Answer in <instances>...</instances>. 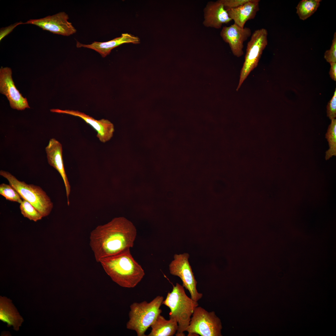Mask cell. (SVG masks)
Returning <instances> with one entry per match:
<instances>
[{
  "instance_id": "cell-1",
  "label": "cell",
  "mask_w": 336,
  "mask_h": 336,
  "mask_svg": "<svg viewBox=\"0 0 336 336\" xmlns=\"http://www.w3.org/2000/svg\"><path fill=\"white\" fill-rule=\"evenodd\" d=\"M136 236V229L131 222L123 217H116L91 231L90 245L99 262L132 247Z\"/></svg>"
},
{
  "instance_id": "cell-2",
  "label": "cell",
  "mask_w": 336,
  "mask_h": 336,
  "mask_svg": "<svg viewBox=\"0 0 336 336\" xmlns=\"http://www.w3.org/2000/svg\"><path fill=\"white\" fill-rule=\"evenodd\" d=\"M99 263L111 279L122 287H135L145 275L144 270L131 254L130 249L103 258Z\"/></svg>"
},
{
  "instance_id": "cell-3",
  "label": "cell",
  "mask_w": 336,
  "mask_h": 336,
  "mask_svg": "<svg viewBox=\"0 0 336 336\" xmlns=\"http://www.w3.org/2000/svg\"><path fill=\"white\" fill-rule=\"evenodd\" d=\"M162 304L170 309L169 319L177 322L178 328L175 335L185 336L184 332L189 324L195 309L198 306V302L186 295L183 286L176 283L173 286L172 291L167 293Z\"/></svg>"
},
{
  "instance_id": "cell-4",
  "label": "cell",
  "mask_w": 336,
  "mask_h": 336,
  "mask_svg": "<svg viewBox=\"0 0 336 336\" xmlns=\"http://www.w3.org/2000/svg\"><path fill=\"white\" fill-rule=\"evenodd\" d=\"M163 299L162 296H158L149 302L133 303L130 306L126 328L134 331L138 336H146V330L162 312L160 307Z\"/></svg>"
},
{
  "instance_id": "cell-5",
  "label": "cell",
  "mask_w": 336,
  "mask_h": 336,
  "mask_svg": "<svg viewBox=\"0 0 336 336\" xmlns=\"http://www.w3.org/2000/svg\"><path fill=\"white\" fill-rule=\"evenodd\" d=\"M0 175L7 179L9 184L18 193L21 198L34 207L43 217L50 214L53 207V203L40 187L20 181L7 171L1 170Z\"/></svg>"
},
{
  "instance_id": "cell-6",
  "label": "cell",
  "mask_w": 336,
  "mask_h": 336,
  "mask_svg": "<svg viewBox=\"0 0 336 336\" xmlns=\"http://www.w3.org/2000/svg\"><path fill=\"white\" fill-rule=\"evenodd\" d=\"M222 328L219 318L214 312H208L200 306L194 309L186 329L188 336H221Z\"/></svg>"
},
{
  "instance_id": "cell-7",
  "label": "cell",
  "mask_w": 336,
  "mask_h": 336,
  "mask_svg": "<svg viewBox=\"0 0 336 336\" xmlns=\"http://www.w3.org/2000/svg\"><path fill=\"white\" fill-rule=\"evenodd\" d=\"M267 35V31L264 28L257 30L252 34L247 44L245 61L237 91L250 72L257 67L263 51L268 44Z\"/></svg>"
},
{
  "instance_id": "cell-8",
  "label": "cell",
  "mask_w": 336,
  "mask_h": 336,
  "mask_svg": "<svg viewBox=\"0 0 336 336\" xmlns=\"http://www.w3.org/2000/svg\"><path fill=\"white\" fill-rule=\"evenodd\" d=\"M189 257L186 253L175 254L174 259L169 265V269L171 274L180 278L183 286L189 291L191 299L197 302L202 298L203 294L198 292L197 289V282L188 261Z\"/></svg>"
},
{
  "instance_id": "cell-9",
  "label": "cell",
  "mask_w": 336,
  "mask_h": 336,
  "mask_svg": "<svg viewBox=\"0 0 336 336\" xmlns=\"http://www.w3.org/2000/svg\"><path fill=\"white\" fill-rule=\"evenodd\" d=\"M68 19V15L63 12L43 18L30 19L24 24L36 25L54 34L69 36L76 33L77 30Z\"/></svg>"
},
{
  "instance_id": "cell-10",
  "label": "cell",
  "mask_w": 336,
  "mask_h": 336,
  "mask_svg": "<svg viewBox=\"0 0 336 336\" xmlns=\"http://www.w3.org/2000/svg\"><path fill=\"white\" fill-rule=\"evenodd\" d=\"M11 69L8 67L0 69V92L8 100L12 109L23 110L30 108L27 99L22 96L17 89L13 81Z\"/></svg>"
},
{
  "instance_id": "cell-11",
  "label": "cell",
  "mask_w": 336,
  "mask_h": 336,
  "mask_svg": "<svg viewBox=\"0 0 336 336\" xmlns=\"http://www.w3.org/2000/svg\"><path fill=\"white\" fill-rule=\"evenodd\" d=\"M251 35L250 28H242L235 23L229 26L223 27L220 33L221 37L228 44L233 54L238 57L243 54V43Z\"/></svg>"
},
{
  "instance_id": "cell-12",
  "label": "cell",
  "mask_w": 336,
  "mask_h": 336,
  "mask_svg": "<svg viewBox=\"0 0 336 336\" xmlns=\"http://www.w3.org/2000/svg\"><path fill=\"white\" fill-rule=\"evenodd\" d=\"M50 111L52 112L69 114L82 119L97 132L96 136L101 142L104 143L108 141L113 136L114 131V125L107 119L96 120L84 113L77 110L52 109Z\"/></svg>"
},
{
  "instance_id": "cell-13",
  "label": "cell",
  "mask_w": 336,
  "mask_h": 336,
  "mask_svg": "<svg viewBox=\"0 0 336 336\" xmlns=\"http://www.w3.org/2000/svg\"><path fill=\"white\" fill-rule=\"evenodd\" d=\"M45 151L48 163L58 171L63 179L66 189L68 204L69 205L71 186L64 169L62 145L55 139L51 138L45 148Z\"/></svg>"
},
{
  "instance_id": "cell-14",
  "label": "cell",
  "mask_w": 336,
  "mask_h": 336,
  "mask_svg": "<svg viewBox=\"0 0 336 336\" xmlns=\"http://www.w3.org/2000/svg\"><path fill=\"white\" fill-rule=\"evenodd\" d=\"M140 40L138 37L128 33H123L121 36L107 42L94 41L91 44H85L77 41L76 47L92 49L104 58L110 54L113 49L122 44L126 43L138 44Z\"/></svg>"
},
{
  "instance_id": "cell-15",
  "label": "cell",
  "mask_w": 336,
  "mask_h": 336,
  "mask_svg": "<svg viewBox=\"0 0 336 336\" xmlns=\"http://www.w3.org/2000/svg\"><path fill=\"white\" fill-rule=\"evenodd\" d=\"M231 20L219 0L209 3L205 9L203 24L206 26L219 29L223 24L227 23Z\"/></svg>"
},
{
  "instance_id": "cell-16",
  "label": "cell",
  "mask_w": 336,
  "mask_h": 336,
  "mask_svg": "<svg viewBox=\"0 0 336 336\" xmlns=\"http://www.w3.org/2000/svg\"><path fill=\"white\" fill-rule=\"evenodd\" d=\"M259 0H250L238 7L227 10L229 17L235 24L244 28L246 22L254 19L259 10Z\"/></svg>"
},
{
  "instance_id": "cell-17",
  "label": "cell",
  "mask_w": 336,
  "mask_h": 336,
  "mask_svg": "<svg viewBox=\"0 0 336 336\" xmlns=\"http://www.w3.org/2000/svg\"><path fill=\"white\" fill-rule=\"evenodd\" d=\"M0 320L7 323L8 327L13 326L16 331L19 330L24 321L12 301L1 296L0 297Z\"/></svg>"
},
{
  "instance_id": "cell-18",
  "label": "cell",
  "mask_w": 336,
  "mask_h": 336,
  "mask_svg": "<svg viewBox=\"0 0 336 336\" xmlns=\"http://www.w3.org/2000/svg\"><path fill=\"white\" fill-rule=\"evenodd\" d=\"M150 327L151 330L148 336H172L177 332L178 324L176 320H167L160 314Z\"/></svg>"
},
{
  "instance_id": "cell-19",
  "label": "cell",
  "mask_w": 336,
  "mask_h": 336,
  "mask_svg": "<svg viewBox=\"0 0 336 336\" xmlns=\"http://www.w3.org/2000/svg\"><path fill=\"white\" fill-rule=\"evenodd\" d=\"M320 0H302L297 7L296 13L300 19L305 20L312 15L320 5Z\"/></svg>"
},
{
  "instance_id": "cell-20",
  "label": "cell",
  "mask_w": 336,
  "mask_h": 336,
  "mask_svg": "<svg viewBox=\"0 0 336 336\" xmlns=\"http://www.w3.org/2000/svg\"><path fill=\"white\" fill-rule=\"evenodd\" d=\"M331 120L325 135L329 147V149L325 152L326 160L336 156V119H334Z\"/></svg>"
},
{
  "instance_id": "cell-21",
  "label": "cell",
  "mask_w": 336,
  "mask_h": 336,
  "mask_svg": "<svg viewBox=\"0 0 336 336\" xmlns=\"http://www.w3.org/2000/svg\"><path fill=\"white\" fill-rule=\"evenodd\" d=\"M20 208L23 216L30 220L36 222L41 220L43 217L41 214L34 207L24 199L20 203Z\"/></svg>"
},
{
  "instance_id": "cell-22",
  "label": "cell",
  "mask_w": 336,
  "mask_h": 336,
  "mask_svg": "<svg viewBox=\"0 0 336 336\" xmlns=\"http://www.w3.org/2000/svg\"><path fill=\"white\" fill-rule=\"evenodd\" d=\"M0 194L7 200L21 203L22 201L18 193L10 184L2 183L0 185Z\"/></svg>"
},
{
  "instance_id": "cell-23",
  "label": "cell",
  "mask_w": 336,
  "mask_h": 336,
  "mask_svg": "<svg viewBox=\"0 0 336 336\" xmlns=\"http://www.w3.org/2000/svg\"><path fill=\"white\" fill-rule=\"evenodd\" d=\"M324 58L330 63H336V34H334V38L330 48L326 51Z\"/></svg>"
},
{
  "instance_id": "cell-24",
  "label": "cell",
  "mask_w": 336,
  "mask_h": 336,
  "mask_svg": "<svg viewBox=\"0 0 336 336\" xmlns=\"http://www.w3.org/2000/svg\"><path fill=\"white\" fill-rule=\"evenodd\" d=\"M327 116L331 120L336 117V89L334 95L327 106Z\"/></svg>"
},
{
  "instance_id": "cell-25",
  "label": "cell",
  "mask_w": 336,
  "mask_h": 336,
  "mask_svg": "<svg viewBox=\"0 0 336 336\" xmlns=\"http://www.w3.org/2000/svg\"><path fill=\"white\" fill-rule=\"evenodd\" d=\"M250 0H220V2L224 5L227 10L236 8L243 5Z\"/></svg>"
},
{
  "instance_id": "cell-26",
  "label": "cell",
  "mask_w": 336,
  "mask_h": 336,
  "mask_svg": "<svg viewBox=\"0 0 336 336\" xmlns=\"http://www.w3.org/2000/svg\"><path fill=\"white\" fill-rule=\"evenodd\" d=\"M23 23L22 22L18 23L16 24H14L13 25H12L11 26H9L8 27H6L1 29L0 30V39L1 40L3 38H4L6 35H7L11 32L13 29L17 26L19 24Z\"/></svg>"
},
{
  "instance_id": "cell-27",
  "label": "cell",
  "mask_w": 336,
  "mask_h": 336,
  "mask_svg": "<svg viewBox=\"0 0 336 336\" xmlns=\"http://www.w3.org/2000/svg\"><path fill=\"white\" fill-rule=\"evenodd\" d=\"M330 64L331 66L329 73L331 79L336 81V63H331Z\"/></svg>"
}]
</instances>
